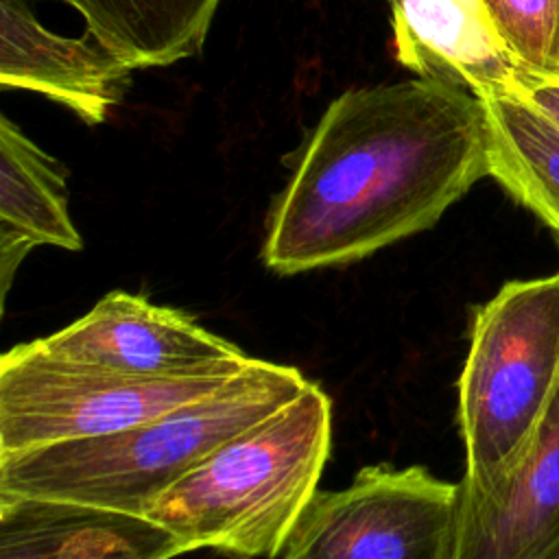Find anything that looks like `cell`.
Wrapping results in <instances>:
<instances>
[{
	"label": "cell",
	"mask_w": 559,
	"mask_h": 559,
	"mask_svg": "<svg viewBox=\"0 0 559 559\" xmlns=\"http://www.w3.org/2000/svg\"><path fill=\"white\" fill-rule=\"evenodd\" d=\"M483 177L487 120L472 92L421 76L347 90L273 201L262 262L280 275L352 264L430 229Z\"/></svg>",
	"instance_id": "cell-1"
},
{
	"label": "cell",
	"mask_w": 559,
	"mask_h": 559,
	"mask_svg": "<svg viewBox=\"0 0 559 559\" xmlns=\"http://www.w3.org/2000/svg\"><path fill=\"white\" fill-rule=\"evenodd\" d=\"M308 382L297 367L253 358L214 393L146 421L0 454V496L66 500L144 515L210 452L288 404Z\"/></svg>",
	"instance_id": "cell-2"
},
{
	"label": "cell",
	"mask_w": 559,
	"mask_h": 559,
	"mask_svg": "<svg viewBox=\"0 0 559 559\" xmlns=\"http://www.w3.org/2000/svg\"><path fill=\"white\" fill-rule=\"evenodd\" d=\"M330 452L332 400L308 382L288 404L210 452L144 515L188 552L275 559L319 491Z\"/></svg>",
	"instance_id": "cell-3"
},
{
	"label": "cell",
	"mask_w": 559,
	"mask_h": 559,
	"mask_svg": "<svg viewBox=\"0 0 559 559\" xmlns=\"http://www.w3.org/2000/svg\"><path fill=\"white\" fill-rule=\"evenodd\" d=\"M456 389L461 483L485 489L522 459L559 391V271L511 280L474 310Z\"/></svg>",
	"instance_id": "cell-4"
},
{
	"label": "cell",
	"mask_w": 559,
	"mask_h": 559,
	"mask_svg": "<svg viewBox=\"0 0 559 559\" xmlns=\"http://www.w3.org/2000/svg\"><path fill=\"white\" fill-rule=\"evenodd\" d=\"M231 378L148 380L55 356L35 338L17 343L0 358V454L116 432Z\"/></svg>",
	"instance_id": "cell-5"
},
{
	"label": "cell",
	"mask_w": 559,
	"mask_h": 559,
	"mask_svg": "<svg viewBox=\"0 0 559 559\" xmlns=\"http://www.w3.org/2000/svg\"><path fill=\"white\" fill-rule=\"evenodd\" d=\"M459 483L424 465H365L317 491L280 559H452Z\"/></svg>",
	"instance_id": "cell-6"
},
{
	"label": "cell",
	"mask_w": 559,
	"mask_h": 559,
	"mask_svg": "<svg viewBox=\"0 0 559 559\" xmlns=\"http://www.w3.org/2000/svg\"><path fill=\"white\" fill-rule=\"evenodd\" d=\"M35 341L55 356L148 380L236 376L255 358L188 312L127 290H109L83 317Z\"/></svg>",
	"instance_id": "cell-7"
},
{
	"label": "cell",
	"mask_w": 559,
	"mask_h": 559,
	"mask_svg": "<svg viewBox=\"0 0 559 559\" xmlns=\"http://www.w3.org/2000/svg\"><path fill=\"white\" fill-rule=\"evenodd\" d=\"M452 559H559V391L502 478L485 489L459 480Z\"/></svg>",
	"instance_id": "cell-8"
},
{
	"label": "cell",
	"mask_w": 559,
	"mask_h": 559,
	"mask_svg": "<svg viewBox=\"0 0 559 559\" xmlns=\"http://www.w3.org/2000/svg\"><path fill=\"white\" fill-rule=\"evenodd\" d=\"M395 59L480 100L520 96V63L485 0H389Z\"/></svg>",
	"instance_id": "cell-9"
},
{
	"label": "cell",
	"mask_w": 559,
	"mask_h": 559,
	"mask_svg": "<svg viewBox=\"0 0 559 559\" xmlns=\"http://www.w3.org/2000/svg\"><path fill=\"white\" fill-rule=\"evenodd\" d=\"M131 61L94 35L48 31L24 0H0V85L26 90L68 107L87 124H100L120 103Z\"/></svg>",
	"instance_id": "cell-10"
},
{
	"label": "cell",
	"mask_w": 559,
	"mask_h": 559,
	"mask_svg": "<svg viewBox=\"0 0 559 559\" xmlns=\"http://www.w3.org/2000/svg\"><path fill=\"white\" fill-rule=\"evenodd\" d=\"M188 548L146 515L0 496V559H173Z\"/></svg>",
	"instance_id": "cell-11"
},
{
	"label": "cell",
	"mask_w": 559,
	"mask_h": 559,
	"mask_svg": "<svg viewBox=\"0 0 559 559\" xmlns=\"http://www.w3.org/2000/svg\"><path fill=\"white\" fill-rule=\"evenodd\" d=\"M39 245L81 251L68 207V170L7 116L0 118V301Z\"/></svg>",
	"instance_id": "cell-12"
},
{
	"label": "cell",
	"mask_w": 559,
	"mask_h": 559,
	"mask_svg": "<svg viewBox=\"0 0 559 559\" xmlns=\"http://www.w3.org/2000/svg\"><path fill=\"white\" fill-rule=\"evenodd\" d=\"M72 7L105 48L140 68L194 57L221 0H52Z\"/></svg>",
	"instance_id": "cell-13"
},
{
	"label": "cell",
	"mask_w": 559,
	"mask_h": 559,
	"mask_svg": "<svg viewBox=\"0 0 559 559\" xmlns=\"http://www.w3.org/2000/svg\"><path fill=\"white\" fill-rule=\"evenodd\" d=\"M483 105L489 177L550 227L559 221V129L520 96Z\"/></svg>",
	"instance_id": "cell-14"
},
{
	"label": "cell",
	"mask_w": 559,
	"mask_h": 559,
	"mask_svg": "<svg viewBox=\"0 0 559 559\" xmlns=\"http://www.w3.org/2000/svg\"><path fill=\"white\" fill-rule=\"evenodd\" d=\"M526 72H559V0H485Z\"/></svg>",
	"instance_id": "cell-15"
},
{
	"label": "cell",
	"mask_w": 559,
	"mask_h": 559,
	"mask_svg": "<svg viewBox=\"0 0 559 559\" xmlns=\"http://www.w3.org/2000/svg\"><path fill=\"white\" fill-rule=\"evenodd\" d=\"M520 98L528 100L559 129V72H524Z\"/></svg>",
	"instance_id": "cell-16"
},
{
	"label": "cell",
	"mask_w": 559,
	"mask_h": 559,
	"mask_svg": "<svg viewBox=\"0 0 559 559\" xmlns=\"http://www.w3.org/2000/svg\"><path fill=\"white\" fill-rule=\"evenodd\" d=\"M548 229L555 234V240H557V245H559V221H555V223H552Z\"/></svg>",
	"instance_id": "cell-17"
},
{
	"label": "cell",
	"mask_w": 559,
	"mask_h": 559,
	"mask_svg": "<svg viewBox=\"0 0 559 559\" xmlns=\"http://www.w3.org/2000/svg\"><path fill=\"white\" fill-rule=\"evenodd\" d=\"M386 2H389V0H386Z\"/></svg>",
	"instance_id": "cell-18"
}]
</instances>
